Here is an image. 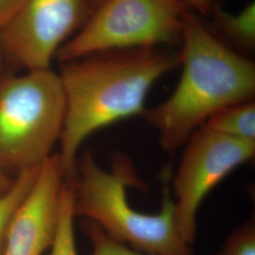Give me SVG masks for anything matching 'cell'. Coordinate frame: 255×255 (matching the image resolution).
Returning a JSON list of instances; mask_svg holds the SVG:
<instances>
[{"label":"cell","instance_id":"6da1fadb","mask_svg":"<svg viewBox=\"0 0 255 255\" xmlns=\"http://www.w3.org/2000/svg\"><path fill=\"white\" fill-rule=\"evenodd\" d=\"M181 66V52L155 46L96 52L62 65L65 116L60 138V162L72 180L78 152L95 131L145 112L155 82Z\"/></svg>","mask_w":255,"mask_h":255},{"label":"cell","instance_id":"7a4b0ae2","mask_svg":"<svg viewBox=\"0 0 255 255\" xmlns=\"http://www.w3.org/2000/svg\"><path fill=\"white\" fill-rule=\"evenodd\" d=\"M182 76L173 94L142 117L172 153L211 116L227 106L254 101L255 64L225 45L189 10L183 21Z\"/></svg>","mask_w":255,"mask_h":255},{"label":"cell","instance_id":"3957f363","mask_svg":"<svg viewBox=\"0 0 255 255\" xmlns=\"http://www.w3.org/2000/svg\"><path fill=\"white\" fill-rule=\"evenodd\" d=\"M69 181L75 217L94 222L111 239L146 255H194L176 225L169 189H164L158 214L139 212L128 203L127 187L140 188L143 183L127 156L115 153L112 168L106 171L86 151Z\"/></svg>","mask_w":255,"mask_h":255},{"label":"cell","instance_id":"277c9868","mask_svg":"<svg viewBox=\"0 0 255 255\" xmlns=\"http://www.w3.org/2000/svg\"><path fill=\"white\" fill-rule=\"evenodd\" d=\"M65 99L51 68L26 71L0 83V167L9 175L41 166L59 143Z\"/></svg>","mask_w":255,"mask_h":255},{"label":"cell","instance_id":"5b68a950","mask_svg":"<svg viewBox=\"0 0 255 255\" xmlns=\"http://www.w3.org/2000/svg\"><path fill=\"white\" fill-rule=\"evenodd\" d=\"M189 10L179 0H103L55 58L66 63L105 50L179 44Z\"/></svg>","mask_w":255,"mask_h":255},{"label":"cell","instance_id":"8992f818","mask_svg":"<svg viewBox=\"0 0 255 255\" xmlns=\"http://www.w3.org/2000/svg\"><path fill=\"white\" fill-rule=\"evenodd\" d=\"M183 146L173 180L174 217L182 238L192 246L201 202L229 174L255 158V141L225 136L201 126Z\"/></svg>","mask_w":255,"mask_h":255},{"label":"cell","instance_id":"52a82bcc","mask_svg":"<svg viewBox=\"0 0 255 255\" xmlns=\"http://www.w3.org/2000/svg\"><path fill=\"white\" fill-rule=\"evenodd\" d=\"M93 10L92 0H27L0 30L1 52L26 71L50 68L58 50Z\"/></svg>","mask_w":255,"mask_h":255},{"label":"cell","instance_id":"ba28073f","mask_svg":"<svg viewBox=\"0 0 255 255\" xmlns=\"http://www.w3.org/2000/svg\"><path fill=\"white\" fill-rule=\"evenodd\" d=\"M66 181L58 153L41 165L36 180L9 223L4 255H43L53 243Z\"/></svg>","mask_w":255,"mask_h":255},{"label":"cell","instance_id":"9c48e42d","mask_svg":"<svg viewBox=\"0 0 255 255\" xmlns=\"http://www.w3.org/2000/svg\"><path fill=\"white\" fill-rule=\"evenodd\" d=\"M210 30L214 35L222 37L237 50L251 52L255 47V4L250 3L237 14L226 11L219 2L213 3L209 13Z\"/></svg>","mask_w":255,"mask_h":255},{"label":"cell","instance_id":"30bf717a","mask_svg":"<svg viewBox=\"0 0 255 255\" xmlns=\"http://www.w3.org/2000/svg\"><path fill=\"white\" fill-rule=\"evenodd\" d=\"M225 136L255 141V101L241 102L219 110L202 125Z\"/></svg>","mask_w":255,"mask_h":255},{"label":"cell","instance_id":"8fae6325","mask_svg":"<svg viewBox=\"0 0 255 255\" xmlns=\"http://www.w3.org/2000/svg\"><path fill=\"white\" fill-rule=\"evenodd\" d=\"M41 166L28 168L15 176V181L9 191L0 196V255H4L9 223L36 180Z\"/></svg>","mask_w":255,"mask_h":255},{"label":"cell","instance_id":"7c38bea8","mask_svg":"<svg viewBox=\"0 0 255 255\" xmlns=\"http://www.w3.org/2000/svg\"><path fill=\"white\" fill-rule=\"evenodd\" d=\"M73 186L65 181L62 191L58 226L48 255H79L75 239Z\"/></svg>","mask_w":255,"mask_h":255},{"label":"cell","instance_id":"4fadbf2b","mask_svg":"<svg viewBox=\"0 0 255 255\" xmlns=\"http://www.w3.org/2000/svg\"><path fill=\"white\" fill-rule=\"evenodd\" d=\"M92 245L91 255H149L136 252L111 239L97 224L85 220L82 224Z\"/></svg>","mask_w":255,"mask_h":255},{"label":"cell","instance_id":"5bb4252c","mask_svg":"<svg viewBox=\"0 0 255 255\" xmlns=\"http://www.w3.org/2000/svg\"><path fill=\"white\" fill-rule=\"evenodd\" d=\"M215 255H255V221L235 229Z\"/></svg>","mask_w":255,"mask_h":255},{"label":"cell","instance_id":"9a60e30c","mask_svg":"<svg viewBox=\"0 0 255 255\" xmlns=\"http://www.w3.org/2000/svg\"><path fill=\"white\" fill-rule=\"evenodd\" d=\"M27 0H0V30L6 27Z\"/></svg>","mask_w":255,"mask_h":255},{"label":"cell","instance_id":"2e32d148","mask_svg":"<svg viewBox=\"0 0 255 255\" xmlns=\"http://www.w3.org/2000/svg\"><path fill=\"white\" fill-rule=\"evenodd\" d=\"M182 4L190 9L202 15H207L209 13L214 0H179Z\"/></svg>","mask_w":255,"mask_h":255},{"label":"cell","instance_id":"e0dca14e","mask_svg":"<svg viewBox=\"0 0 255 255\" xmlns=\"http://www.w3.org/2000/svg\"><path fill=\"white\" fill-rule=\"evenodd\" d=\"M15 177L9 175L0 167V196L7 193L12 187Z\"/></svg>","mask_w":255,"mask_h":255},{"label":"cell","instance_id":"ac0fdd59","mask_svg":"<svg viewBox=\"0 0 255 255\" xmlns=\"http://www.w3.org/2000/svg\"><path fill=\"white\" fill-rule=\"evenodd\" d=\"M103 0H92V3H93V8L94 9H96L100 4H101V2H102Z\"/></svg>","mask_w":255,"mask_h":255},{"label":"cell","instance_id":"d6986e66","mask_svg":"<svg viewBox=\"0 0 255 255\" xmlns=\"http://www.w3.org/2000/svg\"><path fill=\"white\" fill-rule=\"evenodd\" d=\"M0 55H1V49H0ZM3 78H2V75H1V56H0V83L2 82Z\"/></svg>","mask_w":255,"mask_h":255}]
</instances>
